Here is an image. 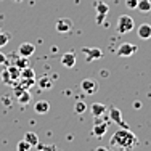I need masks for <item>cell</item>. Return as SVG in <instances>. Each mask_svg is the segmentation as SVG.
Segmentation results:
<instances>
[{
  "label": "cell",
  "mask_w": 151,
  "mask_h": 151,
  "mask_svg": "<svg viewBox=\"0 0 151 151\" xmlns=\"http://www.w3.org/2000/svg\"><path fill=\"white\" fill-rule=\"evenodd\" d=\"M137 5H138V0H125V6L130 10H137Z\"/></svg>",
  "instance_id": "484cf974"
},
{
  "label": "cell",
  "mask_w": 151,
  "mask_h": 151,
  "mask_svg": "<svg viewBox=\"0 0 151 151\" xmlns=\"http://www.w3.org/2000/svg\"><path fill=\"white\" fill-rule=\"evenodd\" d=\"M95 6H96V12H98V15H108V12H109V6L106 5L105 2H95Z\"/></svg>",
  "instance_id": "d6986e66"
},
{
  "label": "cell",
  "mask_w": 151,
  "mask_h": 151,
  "mask_svg": "<svg viewBox=\"0 0 151 151\" xmlns=\"http://www.w3.org/2000/svg\"><path fill=\"white\" fill-rule=\"evenodd\" d=\"M95 125H93V129H92V134L96 137V138H101V137H105V134L108 132V124H106V121H103L101 119V116L100 117H95Z\"/></svg>",
  "instance_id": "8992f818"
},
{
  "label": "cell",
  "mask_w": 151,
  "mask_h": 151,
  "mask_svg": "<svg viewBox=\"0 0 151 151\" xmlns=\"http://www.w3.org/2000/svg\"><path fill=\"white\" fill-rule=\"evenodd\" d=\"M138 37L143 39V40L151 39V24H142L138 27Z\"/></svg>",
  "instance_id": "5bb4252c"
},
{
  "label": "cell",
  "mask_w": 151,
  "mask_h": 151,
  "mask_svg": "<svg viewBox=\"0 0 151 151\" xmlns=\"http://www.w3.org/2000/svg\"><path fill=\"white\" fill-rule=\"evenodd\" d=\"M82 53H84V56H85V61H88V63L101 60V56H103V52L100 48H96V47H84V48H82Z\"/></svg>",
  "instance_id": "3957f363"
},
{
  "label": "cell",
  "mask_w": 151,
  "mask_h": 151,
  "mask_svg": "<svg viewBox=\"0 0 151 151\" xmlns=\"http://www.w3.org/2000/svg\"><path fill=\"white\" fill-rule=\"evenodd\" d=\"M8 73H10V77H12V81H13V85H15L16 82L21 79V69H18L15 64H13V66L8 68Z\"/></svg>",
  "instance_id": "2e32d148"
},
{
  "label": "cell",
  "mask_w": 151,
  "mask_h": 151,
  "mask_svg": "<svg viewBox=\"0 0 151 151\" xmlns=\"http://www.w3.org/2000/svg\"><path fill=\"white\" fill-rule=\"evenodd\" d=\"M137 10H138V12H142V13L151 12V2H150V0H138Z\"/></svg>",
  "instance_id": "ac0fdd59"
},
{
  "label": "cell",
  "mask_w": 151,
  "mask_h": 151,
  "mask_svg": "<svg viewBox=\"0 0 151 151\" xmlns=\"http://www.w3.org/2000/svg\"><path fill=\"white\" fill-rule=\"evenodd\" d=\"M81 88L84 93H87V95H95L96 92H98L100 85L96 81H93V79H84V81L81 82Z\"/></svg>",
  "instance_id": "5b68a950"
},
{
  "label": "cell",
  "mask_w": 151,
  "mask_h": 151,
  "mask_svg": "<svg viewBox=\"0 0 151 151\" xmlns=\"http://www.w3.org/2000/svg\"><path fill=\"white\" fill-rule=\"evenodd\" d=\"M10 42V34L8 32H0V48L5 47Z\"/></svg>",
  "instance_id": "cb8c5ba5"
},
{
  "label": "cell",
  "mask_w": 151,
  "mask_h": 151,
  "mask_svg": "<svg viewBox=\"0 0 151 151\" xmlns=\"http://www.w3.org/2000/svg\"><path fill=\"white\" fill-rule=\"evenodd\" d=\"M95 151H108V148H105V146H98V148H95Z\"/></svg>",
  "instance_id": "f1b7e54d"
},
{
  "label": "cell",
  "mask_w": 151,
  "mask_h": 151,
  "mask_svg": "<svg viewBox=\"0 0 151 151\" xmlns=\"http://www.w3.org/2000/svg\"><path fill=\"white\" fill-rule=\"evenodd\" d=\"M18 2H19V0H18Z\"/></svg>",
  "instance_id": "4dcf8cb0"
},
{
  "label": "cell",
  "mask_w": 151,
  "mask_h": 151,
  "mask_svg": "<svg viewBox=\"0 0 151 151\" xmlns=\"http://www.w3.org/2000/svg\"><path fill=\"white\" fill-rule=\"evenodd\" d=\"M37 85L42 88V90H48V88L53 87V84H52V81H50L48 76H42V77H39L37 79Z\"/></svg>",
  "instance_id": "9a60e30c"
},
{
  "label": "cell",
  "mask_w": 151,
  "mask_h": 151,
  "mask_svg": "<svg viewBox=\"0 0 151 151\" xmlns=\"http://www.w3.org/2000/svg\"><path fill=\"white\" fill-rule=\"evenodd\" d=\"M137 143H138L137 135L132 130H129V129H121V130L114 132V135L111 137V146L121 148L124 151H130Z\"/></svg>",
  "instance_id": "6da1fadb"
},
{
  "label": "cell",
  "mask_w": 151,
  "mask_h": 151,
  "mask_svg": "<svg viewBox=\"0 0 151 151\" xmlns=\"http://www.w3.org/2000/svg\"><path fill=\"white\" fill-rule=\"evenodd\" d=\"M34 111L37 114H47L50 111V103L45 101V100H40V101H37L34 105Z\"/></svg>",
  "instance_id": "4fadbf2b"
},
{
  "label": "cell",
  "mask_w": 151,
  "mask_h": 151,
  "mask_svg": "<svg viewBox=\"0 0 151 151\" xmlns=\"http://www.w3.org/2000/svg\"><path fill=\"white\" fill-rule=\"evenodd\" d=\"M34 52H35V45L29 44V42H24V44H21L19 47H18V53H19V56H24V58L32 56Z\"/></svg>",
  "instance_id": "9c48e42d"
},
{
  "label": "cell",
  "mask_w": 151,
  "mask_h": 151,
  "mask_svg": "<svg viewBox=\"0 0 151 151\" xmlns=\"http://www.w3.org/2000/svg\"><path fill=\"white\" fill-rule=\"evenodd\" d=\"M39 151H56V148L55 146H40Z\"/></svg>",
  "instance_id": "83f0119b"
},
{
  "label": "cell",
  "mask_w": 151,
  "mask_h": 151,
  "mask_svg": "<svg viewBox=\"0 0 151 151\" xmlns=\"http://www.w3.org/2000/svg\"><path fill=\"white\" fill-rule=\"evenodd\" d=\"M31 148H32V146L24 138L19 140V142H18V145H16V151H31Z\"/></svg>",
  "instance_id": "44dd1931"
},
{
  "label": "cell",
  "mask_w": 151,
  "mask_h": 151,
  "mask_svg": "<svg viewBox=\"0 0 151 151\" xmlns=\"http://www.w3.org/2000/svg\"><path fill=\"white\" fill-rule=\"evenodd\" d=\"M21 79H35L34 69L29 66H26L24 69H21Z\"/></svg>",
  "instance_id": "ffe728a7"
},
{
  "label": "cell",
  "mask_w": 151,
  "mask_h": 151,
  "mask_svg": "<svg viewBox=\"0 0 151 151\" xmlns=\"http://www.w3.org/2000/svg\"><path fill=\"white\" fill-rule=\"evenodd\" d=\"M15 66L18 68V69H24V68L27 66V58H24V56H19L18 60H15Z\"/></svg>",
  "instance_id": "603a6c76"
},
{
  "label": "cell",
  "mask_w": 151,
  "mask_h": 151,
  "mask_svg": "<svg viewBox=\"0 0 151 151\" xmlns=\"http://www.w3.org/2000/svg\"><path fill=\"white\" fill-rule=\"evenodd\" d=\"M8 63V60H6V55H3L2 52H0V64H6Z\"/></svg>",
  "instance_id": "4316f807"
},
{
  "label": "cell",
  "mask_w": 151,
  "mask_h": 151,
  "mask_svg": "<svg viewBox=\"0 0 151 151\" xmlns=\"http://www.w3.org/2000/svg\"><path fill=\"white\" fill-rule=\"evenodd\" d=\"M137 52H138V47H137L135 44L125 42V44L119 45V48H117V56H121V58H129V56L135 55Z\"/></svg>",
  "instance_id": "277c9868"
},
{
  "label": "cell",
  "mask_w": 151,
  "mask_h": 151,
  "mask_svg": "<svg viewBox=\"0 0 151 151\" xmlns=\"http://www.w3.org/2000/svg\"><path fill=\"white\" fill-rule=\"evenodd\" d=\"M109 119L113 121L114 124L121 125L122 129H129V127H127V124H125V122L122 121V113H121L119 108H116V106H111V108H109Z\"/></svg>",
  "instance_id": "ba28073f"
},
{
  "label": "cell",
  "mask_w": 151,
  "mask_h": 151,
  "mask_svg": "<svg viewBox=\"0 0 151 151\" xmlns=\"http://www.w3.org/2000/svg\"><path fill=\"white\" fill-rule=\"evenodd\" d=\"M108 151H113V150H109V148H108Z\"/></svg>",
  "instance_id": "f546056e"
},
{
  "label": "cell",
  "mask_w": 151,
  "mask_h": 151,
  "mask_svg": "<svg viewBox=\"0 0 151 151\" xmlns=\"http://www.w3.org/2000/svg\"><path fill=\"white\" fill-rule=\"evenodd\" d=\"M2 81L5 82L6 85H13V81H12V77H10L8 69H3V71H2Z\"/></svg>",
  "instance_id": "d4e9b609"
},
{
  "label": "cell",
  "mask_w": 151,
  "mask_h": 151,
  "mask_svg": "<svg viewBox=\"0 0 151 151\" xmlns=\"http://www.w3.org/2000/svg\"><path fill=\"white\" fill-rule=\"evenodd\" d=\"M90 113L93 114V117L103 116V114L106 113V105H103V103H93L90 106Z\"/></svg>",
  "instance_id": "7c38bea8"
},
{
  "label": "cell",
  "mask_w": 151,
  "mask_h": 151,
  "mask_svg": "<svg viewBox=\"0 0 151 151\" xmlns=\"http://www.w3.org/2000/svg\"><path fill=\"white\" fill-rule=\"evenodd\" d=\"M74 111H76L77 114L85 113V111H87V105H85L84 101H76V105H74Z\"/></svg>",
  "instance_id": "7402d4cb"
},
{
  "label": "cell",
  "mask_w": 151,
  "mask_h": 151,
  "mask_svg": "<svg viewBox=\"0 0 151 151\" xmlns=\"http://www.w3.org/2000/svg\"><path fill=\"white\" fill-rule=\"evenodd\" d=\"M15 93H16L18 101H19L21 105H24V106H26L27 103L31 101V93L27 92V90H21V88H15Z\"/></svg>",
  "instance_id": "8fae6325"
},
{
  "label": "cell",
  "mask_w": 151,
  "mask_h": 151,
  "mask_svg": "<svg viewBox=\"0 0 151 151\" xmlns=\"http://www.w3.org/2000/svg\"><path fill=\"white\" fill-rule=\"evenodd\" d=\"M55 29H56V32H60V34H68V32L73 31V21H71L69 18H60V19L56 21Z\"/></svg>",
  "instance_id": "52a82bcc"
},
{
  "label": "cell",
  "mask_w": 151,
  "mask_h": 151,
  "mask_svg": "<svg viewBox=\"0 0 151 151\" xmlns=\"http://www.w3.org/2000/svg\"><path fill=\"white\" fill-rule=\"evenodd\" d=\"M61 64H63L64 68H68V69L74 68L76 66V53L74 52L63 53V56H61Z\"/></svg>",
  "instance_id": "30bf717a"
},
{
  "label": "cell",
  "mask_w": 151,
  "mask_h": 151,
  "mask_svg": "<svg viewBox=\"0 0 151 151\" xmlns=\"http://www.w3.org/2000/svg\"><path fill=\"white\" fill-rule=\"evenodd\" d=\"M24 140H26L31 146H37L39 145V137H37V134H34V132H27V134H24Z\"/></svg>",
  "instance_id": "e0dca14e"
},
{
  "label": "cell",
  "mask_w": 151,
  "mask_h": 151,
  "mask_svg": "<svg viewBox=\"0 0 151 151\" xmlns=\"http://www.w3.org/2000/svg\"><path fill=\"white\" fill-rule=\"evenodd\" d=\"M135 27V21H134V18L132 16H129V15H121L119 18H117V26H116V29H117V34L119 35H124V34H129L132 29Z\"/></svg>",
  "instance_id": "7a4b0ae2"
}]
</instances>
